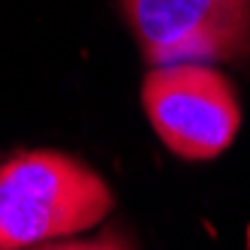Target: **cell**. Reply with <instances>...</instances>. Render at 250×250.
Wrapping results in <instances>:
<instances>
[{"label":"cell","instance_id":"cell-1","mask_svg":"<svg viewBox=\"0 0 250 250\" xmlns=\"http://www.w3.org/2000/svg\"><path fill=\"white\" fill-rule=\"evenodd\" d=\"M103 178L55 151L19 154L0 169V250L76 235L109 217Z\"/></svg>","mask_w":250,"mask_h":250},{"label":"cell","instance_id":"cell-3","mask_svg":"<svg viewBox=\"0 0 250 250\" xmlns=\"http://www.w3.org/2000/svg\"><path fill=\"white\" fill-rule=\"evenodd\" d=\"M121 9L151 66L250 55V0H121Z\"/></svg>","mask_w":250,"mask_h":250},{"label":"cell","instance_id":"cell-2","mask_svg":"<svg viewBox=\"0 0 250 250\" xmlns=\"http://www.w3.org/2000/svg\"><path fill=\"white\" fill-rule=\"evenodd\" d=\"M142 105L163 145L184 160L223 154L241 124L235 87L211 63H160L145 76Z\"/></svg>","mask_w":250,"mask_h":250}]
</instances>
